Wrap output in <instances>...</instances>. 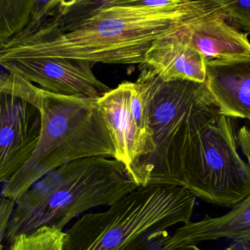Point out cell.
<instances>
[{
	"label": "cell",
	"instance_id": "1",
	"mask_svg": "<svg viewBox=\"0 0 250 250\" xmlns=\"http://www.w3.org/2000/svg\"><path fill=\"white\" fill-rule=\"evenodd\" d=\"M218 11L212 0L162 8L111 4L69 23L44 22L30 35L0 42V60L58 57L139 65L157 40Z\"/></svg>",
	"mask_w": 250,
	"mask_h": 250
},
{
	"label": "cell",
	"instance_id": "2",
	"mask_svg": "<svg viewBox=\"0 0 250 250\" xmlns=\"http://www.w3.org/2000/svg\"><path fill=\"white\" fill-rule=\"evenodd\" d=\"M0 93L30 103L42 117L38 146L23 167L2 184L3 196L17 201L47 173L71 162L92 157L116 159L98 100L52 93L7 71L1 73Z\"/></svg>",
	"mask_w": 250,
	"mask_h": 250
},
{
	"label": "cell",
	"instance_id": "3",
	"mask_svg": "<svg viewBox=\"0 0 250 250\" xmlns=\"http://www.w3.org/2000/svg\"><path fill=\"white\" fill-rule=\"evenodd\" d=\"M197 197L181 185L139 186L66 231L63 250H159L167 229L191 221Z\"/></svg>",
	"mask_w": 250,
	"mask_h": 250
},
{
	"label": "cell",
	"instance_id": "4",
	"mask_svg": "<svg viewBox=\"0 0 250 250\" xmlns=\"http://www.w3.org/2000/svg\"><path fill=\"white\" fill-rule=\"evenodd\" d=\"M123 163L92 157L64 165L32 185L17 201L4 242L43 227L63 230L95 207L112 204L137 188Z\"/></svg>",
	"mask_w": 250,
	"mask_h": 250
},
{
	"label": "cell",
	"instance_id": "5",
	"mask_svg": "<svg viewBox=\"0 0 250 250\" xmlns=\"http://www.w3.org/2000/svg\"><path fill=\"white\" fill-rule=\"evenodd\" d=\"M219 115L218 105L205 83L164 82L159 76L148 111L154 153L143 167V186H183V160L189 144Z\"/></svg>",
	"mask_w": 250,
	"mask_h": 250
},
{
	"label": "cell",
	"instance_id": "6",
	"mask_svg": "<svg viewBox=\"0 0 250 250\" xmlns=\"http://www.w3.org/2000/svg\"><path fill=\"white\" fill-rule=\"evenodd\" d=\"M233 118L219 115L198 132L183 160V187L197 198L233 208L250 193V164L237 150Z\"/></svg>",
	"mask_w": 250,
	"mask_h": 250
},
{
	"label": "cell",
	"instance_id": "7",
	"mask_svg": "<svg viewBox=\"0 0 250 250\" xmlns=\"http://www.w3.org/2000/svg\"><path fill=\"white\" fill-rule=\"evenodd\" d=\"M2 68L41 89L67 96L98 100L111 90L92 71L96 63L58 57L0 60Z\"/></svg>",
	"mask_w": 250,
	"mask_h": 250
},
{
	"label": "cell",
	"instance_id": "8",
	"mask_svg": "<svg viewBox=\"0 0 250 250\" xmlns=\"http://www.w3.org/2000/svg\"><path fill=\"white\" fill-rule=\"evenodd\" d=\"M0 182L4 183L27 163L41 138V113L30 103L0 93Z\"/></svg>",
	"mask_w": 250,
	"mask_h": 250
},
{
	"label": "cell",
	"instance_id": "9",
	"mask_svg": "<svg viewBox=\"0 0 250 250\" xmlns=\"http://www.w3.org/2000/svg\"><path fill=\"white\" fill-rule=\"evenodd\" d=\"M131 88L132 82H122L99 98L98 104L114 141L115 160L124 165L131 178L141 186L142 167L152 149L132 114Z\"/></svg>",
	"mask_w": 250,
	"mask_h": 250
},
{
	"label": "cell",
	"instance_id": "10",
	"mask_svg": "<svg viewBox=\"0 0 250 250\" xmlns=\"http://www.w3.org/2000/svg\"><path fill=\"white\" fill-rule=\"evenodd\" d=\"M237 140L250 164V132L246 125L239 129ZM222 239L250 242V193L226 214L214 217L205 215L201 220L181 226L159 250H174Z\"/></svg>",
	"mask_w": 250,
	"mask_h": 250
},
{
	"label": "cell",
	"instance_id": "11",
	"mask_svg": "<svg viewBox=\"0 0 250 250\" xmlns=\"http://www.w3.org/2000/svg\"><path fill=\"white\" fill-rule=\"evenodd\" d=\"M205 83L220 114L250 122V55L207 60Z\"/></svg>",
	"mask_w": 250,
	"mask_h": 250
},
{
	"label": "cell",
	"instance_id": "12",
	"mask_svg": "<svg viewBox=\"0 0 250 250\" xmlns=\"http://www.w3.org/2000/svg\"><path fill=\"white\" fill-rule=\"evenodd\" d=\"M143 64L164 82L187 80L205 83L206 60L182 30L157 40L145 56Z\"/></svg>",
	"mask_w": 250,
	"mask_h": 250
},
{
	"label": "cell",
	"instance_id": "13",
	"mask_svg": "<svg viewBox=\"0 0 250 250\" xmlns=\"http://www.w3.org/2000/svg\"><path fill=\"white\" fill-rule=\"evenodd\" d=\"M182 32L206 61L250 55L248 34L227 23L221 10L190 23Z\"/></svg>",
	"mask_w": 250,
	"mask_h": 250
},
{
	"label": "cell",
	"instance_id": "14",
	"mask_svg": "<svg viewBox=\"0 0 250 250\" xmlns=\"http://www.w3.org/2000/svg\"><path fill=\"white\" fill-rule=\"evenodd\" d=\"M35 0H0V42H5L25 29Z\"/></svg>",
	"mask_w": 250,
	"mask_h": 250
},
{
	"label": "cell",
	"instance_id": "15",
	"mask_svg": "<svg viewBox=\"0 0 250 250\" xmlns=\"http://www.w3.org/2000/svg\"><path fill=\"white\" fill-rule=\"evenodd\" d=\"M66 232L43 227L35 231L18 236L9 250H63Z\"/></svg>",
	"mask_w": 250,
	"mask_h": 250
},
{
	"label": "cell",
	"instance_id": "16",
	"mask_svg": "<svg viewBox=\"0 0 250 250\" xmlns=\"http://www.w3.org/2000/svg\"><path fill=\"white\" fill-rule=\"evenodd\" d=\"M120 1L121 0H61L58 7L44 22L51 24L69 23Z\"/></svg>",
	"mask_w": 250,
	"mask_h": 250
},
{
	"label": "cell",
	"instance_id": "17",
	"mask_svg": "<svg viewBox=\"0 0 250 250\" xmlns=\"http://www.w3.org/2000/svg\"><path fill=\"white\" fill-rule=\"evenodd\" d=\"M222 14L237 29L250 35V0H212Z\"/></svg>",
	"mask_w": 250,
	"mask_h": 250
},
{
	"label": "cell",
	"instance_id": "18",
	"mask_svg": "<svg viewBox=\"0 0 250 250\" xmlns=\"http://www.w3.org/2000/svg\"><path fill=\"white\" fill-rule=\"evenodd\" d=\"M60 1L61 0H35L29 23L16 37L26 36L35 32L41 23L56 10Z\"/></svg>",
	"mask_w": 250,
	"mask_h": 250
},
{
	"label": "cell",
	"instance_id": "19",
	"mask_svg": "<svg viewBox=\"0 0 250 250\" xmlns=\"http://www.w3.org/2000/svg\"><path fill=\"white\" fill-rule=\"evenodd\" d=\"M16 207V201L1 195L0 204V242L2 244L5 239L7 227L11 220Z\"/></svg>",
	"mask_w": 250,
	"mask_h": 250
},
{
	"label": "cell",
	"instance_id": "20",
	"mask_svg": "<svg viewBox=\"0 0 250 250\" xmlns=\"http://www.w3.org/2000/svg\"><path fill=\"white\" fill-rule=\"evenodd\" d=\"M174 250H204L198 248L197 245H186V246L179 247ZM223 250H250V242H234L228 248Z\"/></svg>",
	"mask_w": 250,
	"mask_h": 250
},
{
	"label": "cell",
	"instance_id": "21",
	"mask_svg": "<svg viewBox=\"0 0 250 250\" xmlns=\"http://www.w3.org/2000/svg\"><path fill=\"white\" fill-rule=\"evenodd\" d=\"M0 250H3V245H2V244H1V249H0Z\"/></svg>",
	"mask_w": 250,
	"mask_h": 250
}]
</instances>
